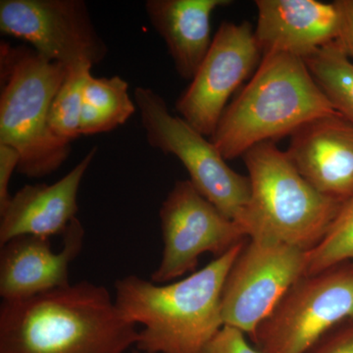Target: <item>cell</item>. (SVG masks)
<instances>
[{
    "label": "cell",
    "instance_id": "6da1fadb",
    "mask_svg": "<svg viewBox=\"0 0 353 353\" xmlns=\"http://www.w3.org/2000/svg\"><path fill=\"white\" fill-rule=\"evenodd\" d=\"M139 332L88 281L0 305V353H126Z\"/></svg>",
    "mask_w": 353,
    "mask_h": 353
},
{
    "label": "cell",
    "instance_id": "7a4b0ae2",
    "mask_svg": "<svg viewBox=\"0 0 353 353\" xmlns=\"http://www.w3.org/2000/svg\"><path fill=\"white\" fill-rule=\"evenodd\" d=\"M246 241L199 271L170 284L129 275L115 282L116 306L141 325L136 350L143 353H199L223 326V287Z\"/></svg>",
    "mask_w": 353,
    "mask_h": 353
},
{
    "label": "cell",
    "instance_id": "3957f363",
    "mask_svg": "<svg viewBox=\"0 0 353 353\" xmlns=\"http://www.w3.org/2000/svg\"><path fill=\"white\" fill-rule=\"evenodd\" d=\"M336 113L303 58L270 53L262 57L243 92L227 106L211 141L228 161Z\"/></svg>",
    "mask_w": 353,
    "mask_h": 353
},
{
    "label": "cell",
    "instance_id": "277c9868",
    "mask_svg": "<svg viewBox=\"0 0 353 353\" xmlns=\"http://www.w3.org/2000/svg\"><path fill=\"white\" fill-rule=\"evenodd\" d=\"M67 68L32 48L0 46V145L20 154L17 172L28 178L54 173L68 158L70 143L51 132V104Z\"/></svg>",
    "mask_w": 353,
    "mask_h": 353
},
{
    "label": "cell",
    "instance_id": "5b68a950",
    "mask_svg": "<svg viewBox=\"0 0 353 353\" xmlns=\"http://www.w3.org/2000/svg\"><path fill=\"white\" fill-rule=\"evenodd\" d=\"M243 158L250 199L241 226L248 238L315 248L343 203L317 192L274 143L253 146Z\"/></svg>",
    "mask_w": 353,
    "mask_h": 353
},
{
    "label": "cell",
    "instance_id": "8992f818",
    "mask_svg": "<svg viewBox=\"0 0 353 353\" xmlns=\"http://www.w3.org/2000/svg\"><path fill=\"white\" fill-rule=\"evenodd\" d=\"M134 101L150 145L178 158L197 192L241 225L250 199L248 176L233 170L214 143L173 115L163 97L152 88H137Z\"/></svg>",
    "mask_w": 353,
    "mask_h": 353
},
{
    "label": "cell",
    "instance_id": "52a82bcc",
    "mask_svg": "<svg viewBox=\"0 0 353 353\" xmlns=\"http://www.w3.org/2000/svg\"><path fill=\"white\" fill-rule=\"evenodd\" d=\"M348 321H353V262L303 276L250 338L261 353H307Z\"/></svg>",
    "mask_w": 353,
    "mask_h": 353
},
{
    "label": "cell",
    "instance_id": "ba28073f",
    "mask_svg": "<svg viewBox=\"0 0 353 353\" xmlns=\"http://www.w3.org/2000/svg\"><path fill=\"white\" fill-rule=\"evenodd\" d=\"M163 252L150 276L155 284H166L196 272L199 257L216 259L245 241L243 228L201 196L189 180L178 181L159 210Z\"/></svg>",
    "mask_w": 353,
    "mask_h": 353
},
{
    "label": "cell",
    "instance_id": "9c48e42d",
    "mask_svg": "<svg viewBox=\"0 0 353 353\" xmlns=\"http://www.w3.org/2000/svg\"><path fill=\"white\" fill-rule=\"evenodd\" d=\"M307 253L287 243L248 239L223 287L224 325L252 336L288 290L305 275Z\"/></svg>",
    "mask_w": 353,
    "mask_h": 353
},
{
    "label": "cell",
    "instance_id": "30bf717a",
    "mask_svg": "<svg viewBox=\"0 0 353 353\" xmlns=\"http://www.w3.org/2000/svg\"><path fill=\"white\" fill-rule=\"evenodd\" d=\"M0 30L67 69L94 67L108 53L83 0H1Z\"/></svg>",
    "mask_w": 353,
    "mask_h": 353
},
{
    "label": "cell",
    "instance_id": "8fae6325",
    "mask_svg": "<svg viewBox=\"0 0 353 353\" xmlns=\"http://www.w3.org/2000/svg\"><path fill=\"white\" fill-rule=\"evenodd\" d=\"M262 57L250 22H223L196 75L176 102L179 116L211 138L228 101L255 73Z\"/></svg>",
    "mask_w": 353,
    "mask_h": 353
},
{
    "label": "cell",
    "instance_id": "7c38bea8",
    "mask_svg": "<svg viewBox=\"0 0 353 353\" xmlns=\"http://www.w3.org/2000/svg\"><path fill=\"white\" fill-rule=\"evenodd\" d=\"M85 229L78 218L63 234V246L53 252L50 239L20 236L0 246V296L21 301L67 287L70 265L83 250Z\"/></svg>",
    "mask_w": 353,
    "mask_h": 353
},
{
    "label": "cell",
    "instance_id": "4fadbf2b",
    "mask_svg": "<svg viewBox=\"0 0 353 353\" xmlns=\"http://www.w3.org/2000/svg\"><path fill=\"white\" fill-rule=\"evenodd\" d=\"M285 153L323 196L341 203L353 196V124L340 113L299 128L290 136Z\"/></svg>",
    "mask_w": 353,
    "mask_h": 353
},
{
    "label": "cell",
    "instance_id": "5bb4252c",
    "mask_svg": "<svg viewBox=\"0 0 353 353\" xmlns=\"http://www.w3.org/2000/svg\"><path fill=\"white\" fill-rule=\"evenodd\" d=\"M255 38L262 54L285 53L303 58L338 41L341 16L336 2L256 0Z\"/></svg>",
    "mask_w": 353,
    "mask_h": 353
},
{
    "label": "cell",
    "instance_id": "9a60e30c",
    "mask_svg": "<svg viewBox=\"0 0 353 353\" xmlns=\"http://www.w3.org/2000/svg\"><path fill=\"white\" fill-rule=\"evenodd\" d=\"M94 148L57 183L26 185L0 210V246L20 236H63L78 212L83 176L97 154Z\"/></svg>",
    "mask_w": 353,
    "mask_h": 353
},
{
    "label": "cell",
    "instance_id": "2e32d148",
    "mask_svg": "<svg viewBox=\"0 0 353 353\" xmlns=\"http://www.w3.org/2000/svg\"><path fill=\"white\" fill-rule=\"evenodd\" d=\"M230 0H148L145 11L155 31L163 39L176 73L192 81L208 54L211 16Z\"/></svg>",
    "mask_w": 353,
    "mask_h": 353
},
{
    "label": "cell",
    "instance_id": "e0dca14e",
    "mask_svg": "<svg viewBox=\"0 0 353 353\" xmlns=\"http://www.w3.org/2000/svg\"><path fill=\"white\" fill-rule=\"evenodd\" d=\"M137 110L129 85L119 76L95 78L88 75L83 90L81 136L112 131L125 124Z\"/></svg>",
    "mask_w": 353,
    "mask_h": 353
},
{
    "label": "cell",
    "instance_id": "ac0fdd59",
    "mask_svg": "<svg viewBox=\"0 0 353 353\" xmlns=\"http://www.w3.org/2000/svg\"><path fill=\"white\" fill-rule=\"evenodd\" d=\"M336 112L353 124V61L334 41L303 59Z\"/></svg>",
    "mask_w": 353,
    "mask_h": 353
},
{
    "label": "cell",
    "instance_id": "d6986e66",
    "mask_svg": "<svg viewBox=\"0 0 353 353\" xmlns=\"http://www.w3.org/2000/svg\"><path fill=\"white\" fill-rule=\"evenodd\" d=\"M92 65L80 64L67 69V75L51 104L48 126L60 141L71 143L81 136L83 90Z\"/></svg>",
    "mask_w": 353,
    "mask_h": 353
},
{
    "label": "cell",
    "instance_id": "ffe728a7",
    "mask_svg": "<svg viewBox=\"0 0 353 353\" xmlns=\"http://www.w3.org/2000/svg\"><path fill=\"white\" fill-rule=\"evenodd\" d=\"M353 262V196L341 205L324 238L307 253L305 275Z\"/></svg>",
    "mask_w": 353,
    "mask_h": 353
},
{
    "label": "cell",
    "instance_id": "44dd1931",
    "mask_svg": "<svg viewBox=\"0 0 353 353\" xmlns=\"http://www.w3.org/2000/svg\"><path fill=\"white\" fill-rule=\"evenodd\" d=\"M245 333L225 324L199 353H261L246 341Z\"/></svg>",
    "mask_w": 353,
    "mask_h": 353
},
{
    "label": "cell",
    "instance_id": "7402d4cb",
    "mask_svg": "<svg viewBox=\"0 0 353 353\" xmlns=\"http://www.w3.org/2000/svg\"><path fill=\"white\" fill-rule=\"evenodd\" d=\"M307 353H353V321L329 332Z\"/></svg>",
    "mask_w": 353,
    "mask_h": 353
},
{
    "label": "cell",
    "instance_id": "603a6c76",
    "mask_svg": "<svg viewBox=\"0 0 353 353\" xmlns=\"http://www.w3.org/2000/svg\"><path fill=\"white\" fill-rule=\"evenodd\" d=\"M20 162V154L12 146L0 145V210H2L9 201V183L14 171H17Z\"/></svg>",
    "mask_w": 353,
    "mask_h": 353
},
{
    "label": "cell",
    "instance_id": "cb8c5ba5",
    "mask_svg": "<svg viewBox=\"0 0 353 353\" xmlns=\"http://www.w3.org/2000/svg\"><path fill=\"white\" fill-rule=\"evenodd\" d=\"M334 2L341 16L340 34L336 43L353 61V0H336Z\"/></svg>",
    "mask_w": 353,
    "mask_h": 353
},
{
    "label": "cell",
    "instance_id": "d4e9b609",
    "mask_svg": "<svg viewBox=\"0 0 353 353\" xmlns=\"http://www.w3.org/2000/svg\"><path fill=\"white\" fill-rule=\"evenodd\" d=\"M132 353H143V352H139V350H132Z\"/></svg>",
    "mask_w": 353,
    "mask_h": 353
}]
</instances>
